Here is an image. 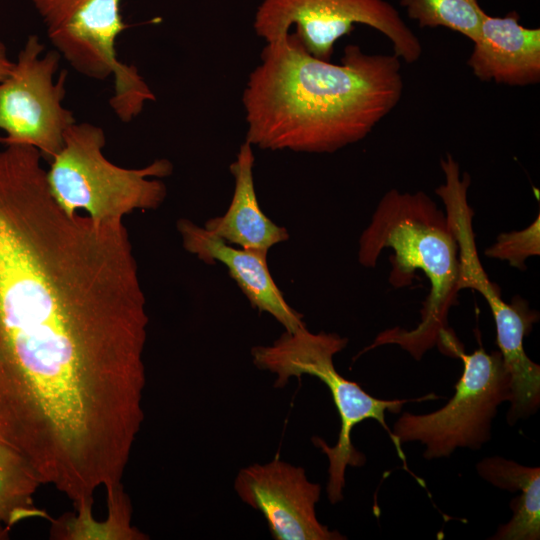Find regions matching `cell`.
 <instances>
[{
	"label": "cell",
	"instance_id": "obj_1",
	"mask_svg": "<svg viewBox=\"0 0 540 540\" xmlns=\"http://www.w3.org/2000/svg\"><path fill=\"white\" fill-rule=\"evenodd\" d=\"M148 322L124 224L68 215L38 154L0 152V439L72 502L122 482Z\"/></svg>",
	"mask_w": 540,
	"mask_h": 540
},
{
	"label": "cell",
	"instance_id": "obj_2",
	"mask_svg": "<svg viewBox=\"0 0 540 540\" xmlns=\"http://www.w3.org/2000/svg\"><path fill=\"white\" fill-rule=\"evenodd\" d=\"M400 59L348 45L340 64L288 33L266 43L243 92L246 141L265 150L332 153L364 139L400 102Z\"/></svg>",
	"mask_w": 540,
	"mask_h": 540
},
{
	"label": "cell",
	"instance_id": "obj_3",
	"mask_svg": "<svg viewBox=\"0 0 540 540\" xmlns=\"http://www.w3.org/2000/svg\"><path fill=\"white\" fill-rule=\"evenodd\" d=\"M387 248L393 251L390 284L394 288L410 286L415 272L421 270L430 291L415 328L387 329L365 351L394 344L420 360L437 345L447 355L458 357L462 346L448 326V314L460 292L459 249L446 213L423 191H387L360 235L358 262L374 267Z\"/></svg>",
	"mask_w": 540,
	"mask_h": 540
},
{
	"label": "cell",
	"instance_id": "obj_4",
	"mask_svg": "<svg viewBox=\"0 0 540 540\" xmlns=\"http://www.w3.org/2000/svg\"><path fill=\"white\" fill-rule=\"evenodd\" d=\"M105 144L104 130L97 125L75 123L66 131L46 171L56 203L68 215L82 210L96 223H122L135 210L157 209L167 188L155 178L169 176L172 163L162 158L143 168L120 167L105 157Z\"/></svg>",
	"mask_w": 540,
	"mask_h": 540
},
{
	"label": "cell",
	"instance_id": "obj_5",
	"mask_svg": "<svg viewBox=\"0 0 540 540\" xmlns=\"http://www.w3.org/2000/svg\"><path fill=\"white\" fill-rule=\"evenodd\" d=\"M348 343L347 338L336 333H312L306 326L295 332H285L268 346H255L251 350L254 365L276 376L274 386H285L292 377L309 375L322 381L332 396L340 417L337 442L329 446L319 437L313 443L329 461L326 487L331 504L343 499L347 466H362L366 458L352 444L353 428L366 419L376 420L389 434L385 412L398 413L408 401L382 400L368 394L362 387L338 373L333 357Z\"/></svg>",
	"mask_w": 540,
	"mask_h": 540
},
{
	"label": "cell",
	"instance_id": "obj_6",
	"mask_svg": "<svg viewBox=\"0 0 540 540\" xmlns=\"http://www.w3.org/2000/svg\"><path fill=\"white\" fill-rule=\"evenodd\" d=\"M55 50L80 74L95 80L113 78L109 104L130 122L155 95L138 69L119 60L116 40L128 26L122 0H32Z\"/></svg>",
	"mask_w": 540,
	"mask_h": 540
},
{
	"label": "cell",
	"instance_id": "obj_7",
	"mask_svg": "<svg viewBox=\"0 0 540 540\" xmlns=\"http://www.w3.org/2000/svg\"><path fill=\"white\" fill-rule=\"evenodd\" d=\"M444 183L435 193L441 198L448 222L459 249L458 288L479 292L488 303L496 326V342L510 376L512 397L527 401L540 393V366L525 353L524 337L538 320V313L520 297L506 303L499 287L493 283L479 259L473 230L474 212L468 203L471 179L468 173L461 175L460 166L447 153L440 161Z\"/></svg>",
	"mask_w": 540,
	"mask_h": 540
},
{
	"label": "cell",
	"instance_id": "obj_8",
	"mask_svg": "<svg viewBox=\"0 0 540 540\" xmlns=\"http://www.w3.org/2000/svg\"><path fill=\"white\" fill-rule=\"evenodd\" d=\"M463 373L448 403L428 414L403 413L395 422L392 442L404 461L401 446L418 441L426 459L449 457L457 448L480 449L491 438L498 406L511 397L510 376L499 350L462 352Z\"/></svg>",
	"mask_w": 540,
	"mask_h": 540
},
{
	"label": "cell",
	"instance_id": "obj_9",
	"mask_svg": "<svg viewBox=\"0 0 540 540\" xmlns=\"http://www.w3.org/2000/svg\"><path fill=\"white\" fill-rule=\"evenodd\" d=\"M355 23L386 36L400 60L414 63L420 58L419 39L385 0H264L256 12L254 29L266 43H272L294 27L293 34L309 54L330 61L336 41L351 33Z\"/></svg>",
	"mask_w": 540,
	"mask_h": 540
},
{
	"label": "cell",
	"instance_id": "obj_10",
	"mask_svg": "<svg viewBox=\"0 0 540 540\" xmlns=\"http://www.w3.org/2000/svg\"><path fill=\"white\" fill-rule=\"evenodd\" d=\"M30 35L10 74L0 82V137L3 145H28L50 162L62 149L66 131L76 123L63 106L67 71L59 69L61 55Z\"/></svg>",
	"mask_w": 540,
	"mask_h": 540
},
{
	"label": "cell",
	"instance_id": "obj_11",
	"mask_svg": "<svg viewBox=\"0 0 540 540\" xmlns=\"http://www.w3.org/2000/svg\"><path fill=\"white\" fill-rule=\"evenodd\" d=\"M239 498L259 511L276 540H342L316 516L321 485L308 480L304 468L274 458L242 468L234 481Z\"/></svg>",
	"mask_w": 540,
	"mask_h": 540
},
{
	"label": "cell",
	"instance_id": "obj_12",
	"mask_svg": "<svg viewBox=\"0 0 540 540\" xmlns=\"http://www.w3.org/2000/svg\"><path fill=\"white\" fill-rule=\"evenodd\" d=\"M184 249L206 264L220 262L253 308L275 318L287 332L305 327L303 315L293 309L275 284L267 256L234 247L188 219L177 221Z\"/></svg>",
	"mask_w": 540,
	"mask_h": 540
},
{
	"label": "cell",
	"instance_id": "obj_13",
	"mask_svg": "<svg viewBox=\"0 0 540 540\" xmlns=\"http://www.w3.org/2000/svg\"><path fill=\"white\" fill-rule=\"evenodd\" d=\"M515 11L505 17L482 13L480 32L467 60L481 81L508 86L540 82V29L519 24Z\"/></svg>",
	"mask_w": 540,
	"mask_h": 540
},
{
	"label": "cell",
	"instance_id": "obj_14",
	"mask_svg": "<svg viewBox=\"0 0 540 540\" xmlns=\"http://www.w3.org/2000/svg\"><path fill=\"white\" fill-rule=\"evenodd\" d=\"M252 147L245 140L230 165L234 192L227 211L207 220L204 228L228 244L267 256L269 249L288 240L289 234L260 208L254 187Z\"/></svg>",
	"mask_w": 540,
	"mask_h": 540
},
{
	"label": "cell",
	"instance_id": "obj_15",
	"mask_svg": "<svg viewBox=\"0 0 540 540\" xmlns=\"http://www.w3.org/2000/svg\"><path fill=\"white\" fill-rule=\"evenodd\" d=\"M108 514L97 521L92 512L93 500L74 504L76 513L49 518L50 538L60 540H147L149 537L132 526V504L122 483L106 488Z\"/></svg>",
	"mask_w": 540,
	"mask_h": 540
},
{
	"label": "cell",
	"instance_id": "obj_16",
	"mask_svg": "<svg viewBox=\"0 0 540 540\" xmlns=\"http://www.w3.org/2000/svg\"><path fill=\"white\" fill-rule=\"evenodd\" d=\"M43 484L32 464L0 439V523L11 528L34 517L50 516L34 506L33 496Z\"/></svg>",
	"mask_w": 540,
	"mask_h": 540
},
{
	"label": "cell",
	"instance_id": "obj_17",
	"mask_svg": "<svg viewBox=\"0 0 540 540\" xmlns=\"http://www.w3.org/2000/svg\"><path fill=\"white\" fill-rule=\"evenodd\" d=\"M409 18L419 27H444L475 42L479 36L483 9L477 0H400Z\"/></svg>",
	"mask_w": 540,
	"mask_h": 540
},
{
	"label": "cell",
	"instance_id": "obj_18",
	"mask_svg": "<svg viewBox=\"0 0 540 540\" xmlns=\"http://www.w3.org/2000/svg\"><path fill=\"white\" fill-rule=\"evenodd\" d=\"M484 254L524 270L526 259L540 254V216L537 215L532 224L522 230L499 234Z\"/></svg>",
	"mask_w": 540,
	"mask_h": 540
},
{
	"label": "cell",
	"instance_id": "obj_19",
	"mask_svg": "<svg viewBox=\"0 0 540 540\" xmlns=\"http://www.w3.org/2000/svg\"><path fill=\"white\" fill-rule=\"evenodd\" d=\"M14 62L10 61L7 56L5 44L0 40V82H2L10 74Z\"/></svg>",
	"mask_w": 540,
	"mask_h": 540
},
{
	"label": "cell",
	"instance_id": "obj_20",
	"mask_svg": "<svg viewBox=\"0 0 540 540\" xmlns=\"http://www.w3.org/2000/svg\"><path fill=\"white\" fill-rule=\"evenodd\" d=\"M10 528L0 523V540L9 539Z\"/></svg>",
	"mask_w": 540,
	"mask_h": 540
}]
</instances>
